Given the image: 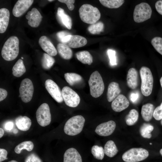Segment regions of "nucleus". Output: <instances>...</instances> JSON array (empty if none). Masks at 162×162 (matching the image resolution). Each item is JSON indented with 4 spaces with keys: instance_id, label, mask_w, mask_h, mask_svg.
Listing matches in <instances>:
<instances>
[{
    "instance_id": "nucleus-7",
    "label": "nucleus",
    "mask_w": 162,
    "mask_h": 162,
    "mask_svg": "<svg viewBox=\"0 0 162 162\" xmlns=\"http://www.w3.org/2000/svg\"><path fill=\"white\" fill-rule=\"evenodd\" d=\"M152 10L150 5L142 2L136 5L134 10L133 18L137 23L143 22L149 19L151 16Z\"/></svg>"
},
{
    "instance_id": "nucleus-31",
    "label": "nucleus",
    "mask_w": 162,
    "mask_h": 162,
    "mask_svg": "<svg viewBox=\"0 0 162 162\" xmlns=\"http://www.w3.org/2000/svg\"><path fill=\"white\" fill-rule=\"evenodd\" d=\"M104 6L110 8H117L121 6L124 2V0H100Z\"/></svg>"
},
{
    "instance_id": "nucleus-53",
    "label": "nucleus",
    "mask_w": 162,
    "mask_h": 162,
    "mask_svg": "<svg viewBox=\"0 0 162 162\" xmlns=\"http://www.w3.org/2000/svg\"><path fill=\"white\" fill-rule=\"evenodd\" d=\"M53 1H54V0H48V1H49V2H50Z\"/></svg>"
},
{
    "instance_id": "nucleus-5",
    "label": "nucleus",
    "mask_w": 162,
    "mask_h": 162,
    "mask_svg": "<svg viewBox=\"0 0 162 162\" xmlns=\"http://www.w3.org/2000/svg\"><path fill=\"white\" fill-rule=\"evenodd\" d=\"M88 82L90 94L92 97L97 98L102 94L104 85L102 78L98 71H95L92 73Z\"/></svg>"
},
{
    "instance_id": "nucleus-29",
    "label": "nucleus",
    "mask_w": 162,
    "mask_h": 162,
    "mask_svg": "<svg viewBox=\"0 0 162 162\" xmlns=\"http://www.w3.org/2000/svg\"><path fill=\"white\" fill-rule=\"evenodd\" d=\"M64 77L66 81L71 86L80 82L82 80L80 75L73 73H66L64 74Z\"/></svg>"
},
{
    "instance_id": "nucleus-6",
    "label": "nucleus",
    "mask_w": 162,
    "mask_h": 162,
    "mask_svg": "<svg viewBox=\"0 0 162 162\" xmlns=\"http://www.w3.org/2000/svg\"><path fill=\"white\" fill-rule=\"evenodd\" d=\"M149 155L148 151L145 149L133 148L123 154L122 159L125 162H138L145 160Z\"/></svg>"
},
{
    "instance_id": "nucleus-4",
    "label": "nucleus",
    "mask_w": 162,
    "mask_h": 162,
    "mask_svg": "<svg viewBox=\"0 0 162 162\" xmlns=\"http://www.w3.org/2000/svg\"><path fill=\"white\" fill-rule=\"evenodd\" d=\"M141 80V90L142 94L148 96L152 93L153 86V78L150 69L145 66L142 67L140 70Z\"/></svg>"
},
{
    "instance_id": "nucleus-23",
    "label": "nucleus",
    "mask_w": 162,
    "mask_h": 162,
    "mask_svg": "<svg viewBox=\"0 0 162 162\" xmlns=\"http://www.w3.org/2000/svg\"><path fill=\"white\" fill-rule=\"evenodd\" d=\"M15 122L17 128L23 131H27L29 130L32 124L30 119L25 116H18L15 119Z\"/></svg>"
},
{
    "instance_id": "nucleus-8",
    "label": "nucleus",
    "mask_w": 162,
    "mask_h": 162,
    "mask_svg": "<svg viewBox=\"0 0 162 162\" xmlns=\"http://www.w3.org/2000/svg\"><path fill=\"white\" fill-rule=\"evenodd\" d=\"M34 91V86L30 79L26 78L22 80L19 89L22 101L24 103L30 101L33 97Z\"/></svg>"
},
{
    "instance_id": "nucleus-24",
    "label": "nucleus",
    "mask_w": 162,
    "mask_h": 162,
    "mask_svg": "<svg viewBox=\"0 0 162 162\" xmlns=\"http://www.w3.org/2000/svg\"><path fill=\"white\" fill-rule=\"evenodd\" d=\"M154 109V106L151 103H147L142 106L141 114L144 121L148 122L151 120Z\"/></svg>"
},
{
    "instance_id": "nucleus-44",
    "label": "nucleus",
    "mask_w": 162,
    "mask_h": 162,
    "mask_svg": "<svg viewBox=\"0 0 162 162\" xmlns=\"http://www.w3.org/2000/svg\"><path fill=\"white\" fill-rule=\"evenodd\" d=\"M155 7L158 13L162 15V0H158L156 2Z\"/></svg>"
},
{
    "instance_id": "nucleus-25",
    "label": "nucleus",
    "mask_w": 162,
    "mask_h": 162,
    "mask_svg": "<svg viewBox=\"0 0 162 162\" xmlns=\"http://www.w3.org/2000/svg\"><path fill=\"white\" fill-rule=\"evenodd\" d=\"M58 52L60 56L66 60L70 59L73 56V52L67 45L62 43H58L57 46Z\"/></svg>"
},
{
    "instance_id": "nucleus-47",
    "label": "nucleus",
    "mask_w": 162,
    "mask_h": 162,
    "mask_svg": "<svg viewBox=\"0 0 162 162\" xmlns=\"http://www.w3.org/2000/svg\"><path fill=\"white\" fill-rule=\"evenodd\" d=\"M139 95L137 93H132L130 96V99L133 102H135L138 98Z\"/></svg>"
},
{
    "instance_id": "nucleus-33",
    "label": "nucleus",
    "mask_w": 162,
    "mask_h": 162,
    "mask_svg": "<svg viewBox=\"0 0 162 162\" xmlns=\"http://www.w3.org/2000/svg\"><path fill=\"white\" fill-rule=\"evenodd\" d=\"M34 146V144L31 141H25L17 145L15 148L14 151L17 154H20L22 149H25L28 151H31L33 149Z\"/></svg>"
},
{
    "instance_id": "nucleus-42",
    "label": "nucleus",
    "mask_w": 162,
    "mask_h": 162,
    "mask_svg": "<svg viewBox=\"0 0 162 162\" xmlns=\"http://www.w3.org/2000/svg\"><path fill=\"white\" fill-rule=\"evenodd\" d=\"M8 154L7 151L4 149H0V162H2L7 159V156Z\"/></svg>"
},
{
    "instance_id": "nucleus-12",
    "label": "nucleus",
    "mask_w": 162,
    "mask_h": 162,
    "mask_svg": "<svg viewBox=\"0 0 162 162\" xmlns=\"http://www.w3.org/2000/svg\"><path fill=\"white\" fill-rule=\"evenodd\" d=\"M116 124L112 120L102 123L96 128L95 131L98 135L101 136H108L111 135L114 131Z\"/></svg>"
},
{
    "instance_id": "nucleus-49",
    "label": "nucleus",
    "mask_w": 162,
    "mask_h": 162,
    "mask_svg": "<svg viewBox=\"0 0 162 162\" xmlns=\"http://www.w3.org/2000/svg\"><path fill=\"white\" fill-rule=\"evenodd\" d=\"M160 81L161 87L162 88V76L160 78Z\"/></svg>"
},
{
    "instance_id": "nucleus-19",
    "label": "nucleus",
    "mask_w": 162,
    "mask_h": 162,
    "mask_svg": "<svg viewBox=\"0 0 162 162\" xmlns=\"http://www.w3.org/2000/svg\"><path fill=\"white\" fill-rule=\"evenodd\" d=\"M138 77V73L135 68H131L129 70L127 76V82L129 88L134 89L137 87Z\"/></svg>"
},
{
    "instance_id": "nucleus-28",
    "label": "nucleus",
    "mask_w": 162,
    "mask_h": 162,
    "mask_svg": "<svg viewBox=\"0 0 162 162\" xmlns=\"http://www.w3.org/2000/svg\"><path fill=\"white\" fill-rule=\"evenodd\" d=\"M13 75L17 77L22 76L26 71V68L21 59H18L14 65L12 69Z\"/></svg>"
},
{
    "instance_id": "nucleus-1",
    "label": "nucleus",
    "mask_w": 162,
    "mask_h": 162,
    "mask_svg": "<svg viewBox=\"0 0 162 162\" xmlns=\"http://www.w3.org/2000/svg\"><path fill=\"white\" fill-rule=\"evenodd\" d=\"M19 40L16 36L10 37L7 40L1 51L2 56L4 60L11 61L17 57L19 51Z\"/></svg>"
},
{
    "instance_id": "nucleus-2",
    "label": "nucleus",
    "mask_w": 162,
    "mask_h": 162,
    "mask_svg": "<svg viewBox=\"0 0 162 162\" xmlns=\"http://www.w3.org/2000/svg\"><path fill=\"white\" fill-rule=\"evenodd\" d=\"M79 12L81 20L88 24L96 23L100 17V13L98 9L89 4L82 5L80 8Z\"/></svg>"
},
{
    "instance_id": "nucleus-37",
    "label": "nucleus",
    "mask_w": 162,
    "mask_h": 162,
    "mask_svg": "<svg viewBox=\"0 0 162 162\" xmlns=\"http://www.w3.org/2000/svg\"><path fill=\"white\" fill-rule=\"evenodd\" d=\"M151 43L155 49L162 55V38L155 37L152 39Z\"/></svg>"
},
{
    "instance_id": "nucleus-35",
    "label": "nucleus",
    "mask_w": 162,
    "mask_h": 162,
    "mask_svg": "<svg viewBox=\"0 0 162 162\" xmlns=\"http://www.w3.org/2000/svg\"><path fill=\"white\" fill-rule=\"evenodd\" d=\"M91 153L96 159L102 160L104 155V148L102 146L97 145L93 146L91 148Z\"/></svg>"
},
{
    "instance_id": "nucleus-20",
    "label": "nucleus",
    "mask_w": 162,
    "mask_h": 162,
    "mask_svg": "<svg viewBox=\"0 0 162 162\" xmlns=\"http://www.w3.org/2000/svg\"><path fill=\"white\" fill-rule=\"evenodd\" d=\"M56 15L57 19L62 25L69 29L71 28L72 21L71 18L65 14L63 9L58 8Z\"/></svg>"
},
{
    "instance_id": "nucleus-45",
    "label": "nucleus",
    "mask_w": 162,
    "mask_h": 162,
    "mask_svg": "<svg viewBox=\"0 0 162 162\" xmlns=\"http://www.w3.org/2000/svg\"><path fill=\"white\" fill-rule=\"evenodd\" d=\"M14 124L13 122L9 121L7 122L4 125V128L7 131H10L13 129L14 128Z\"/></svg>"
},
{
    "instance_id": "nucleus-34",
    "label": "nucleus",
    "mask_w": 162,
    "mask_h": 162,
    "mask_svg": "<svg viewBox=\"0 0 162 162\" xmlns=\"http://www.w3.org/2000/svg\"><path fill=\"white\" fill-rule=\"evenodd\" d=\"M41 65L45 69H50L55 62V60L52 56L47 53H44L41 59Z\"/></svg>"
},
{
    "instance_id": "nucleus-32",
    "label": "nucleus",
    "mask_w": 162,
    "mask_h": 162,
    "mask_svg": "<svg viewBox=\"0 0 162 162\" xmlns=\"http://www.w3.org/2000/svg\"><path fill=\"white\" fill-rule=\"evenodd\" d=\"M139 117V113L136 110H131L125 117V121L127 125L132 126L137 122Z\"/></svg>"
},
{
    "instance_id": "nucleus-17",
    "label": "nucleus",
    "mask_w": 162,
    "mask_h": 162,
    "mask_svg": "<svg viewBox=\"0 0 162 162\" xmlns=\"http://www.w3.org/2000/svg\"><path fill=\"white\" fill-rule=\"evenodd\" d=\"M86 39L83 37L79 35H71L68 41L63 44L72 48H77L83 46L87 43Z\"/></svg>"
},
{
    "instance_id": "nucleus-15",
    "label": "nucleus",
    "mask_w": 162,
    "mask_h": 162,
    "mask_svg": "<svg viewBox=\"0 0 162 162\" xmlns=\"http://www.w3.org/2000/svg\"><path fill=\"white\" fill-rule=\"evenodd\" d=\"M26 17L28 20V23L30 26L33 28H36L39 25L42 16L37 8H33L31 11L28 12L26 15Z\"/></svg>"
},
{
    "instance_id": "nucleus-41",
    "label": "nucleus",
    "mask_w": 162,
    "mask_h": 162,
    "mask_svg": "<svg viewBox=\"0 0 162 162\" xmlns=\"http://www.w3.org/2000/svg\"><path fill=\"white\" fill-rule=\"evenodd\" d=\"M60 2L65 4L68 9L70 10H73L74 8V4L75 2V0H58Z\"/></svg>"
},
{
    "instance_id": "nucleus-22",
    "label": "nucleus",
    "mask_w": 162,
    "mask_h": 162,
    "mask_svg": "<svg viewBox=\"0 0 162 162\" xmlns=\"http://www.w3.org/2000/svg\"><path fill=\"white\" fill-rule=\"evenodd\" d=\"M10 18V12L6 8L0 9V33H3L6 31L8 26Z\"/></svg>"
},
{
    "instance_id": "nucleus-40",
    "label": "nucleus",
    "mask_w": 162,
    "mask_h": 162,
    "mask_svg": "<svg viewBox=\"0 0 162 162\" xmlns=\"http://www.w3.org/2000/svg\"><path fill=\"white\" fill-rule=\"evenodd\" d=\"M25 162H42L40 158L36 154L32 153L26 158Z\"/></svg>"
},
{
    "instance_id": "nucleus-46",
    "label": "nucleus",
    "mask_w": 162,
    "mask_h": 162,
    "mask_svg": "<svg viewBox=\"0 0 162 162\" xmlns=\"http://www.w3.org/2000/svg\"><path fill=\"white\" fill-rule=\"evenodd\" d=\"M8 95L7 91L3 88H0V101H1L4 99Z\"/></svg>"
},
{
    "instance_id": "nucleus-36",
    "label": "nucleus",
    "mask_w": 162,
    "mask_h": 162,
    "mask_svg": "<svg viewBox=\"0 0 162 162\" xmlns=\"http://www.w3.org/2000/svg\"><path fill=\"white\" fill-rule=\"evenodd\" d=\"M104 24L101 22H99L90 26L88 28V31L93 34H98L103 31Z\"/></svg>"
},
{
    "instance_id": "nucleus-14",
    "label": "nucleus",
    "mask_w": 162,
    "mask_h": 162,
    "mask_svg": "<svg viewBox=\"0 0 162 162\" xmlns=\"http://www.w3.org/2000/svg\"><path fill=\"white\" fill-rule=\"evenodd\" d=\"M129 102L127 98L122 94H120L112 101L111 107L115 112H119L127 108Z\"/></svg>"
},
{
    "instance_id": "nucleus-30",
    "label": "nucleus",
    "mask_w": 162,
    "mask_h": 162,
    "mask_svg": "<svg viewBox=\"0 0 162 162\" xmlns=\"http://www.w3.org/2000/svg\"><path fill=\"white\" fill-rule=\"evenodd\" d=\"M154 127L149 123H144L141 126L140 132L143 138L149 139L152 137L151 132L154 130Z\"/></svg>"
},
{
    "instance_id": "nucleus-27",
    "label": "nucleus",
    "mask_w": 162,
    "mask_h": 162,
    "mask_svg": "<svg viewBox=\"0 0 162 162\" xmlns=\"http://www.w3.org/2000/svg\"><path fill=\"white\" fill-rule=\"evenodd\" d=\"M76 56L77 59L84 64L91 65L93 62V58L87 51L84 50L76 52Z\"/></svg>"
},
{
    "instance_id": "nucleus-43",
    "label": "nucleus",
    "mask_w": 162,
    "mask_h": 162,
    "mask_svg": "<svg viewBox=\"0 0 162 162\" xmlns=\"http://www.w3.org/2000/svg\"><path fill=\"white\" fill-rule=\"evenodd\" d=\"M71 34L70 33L65 31H61L57 32L56 34V36L61 42L62 39L64 37L69 35Z\"/></svg>"
},
{
    "instance_id": "nucleus-50",
    "label": "nucleus",
    "mask_w": 162,
    "mask_h": 162,
    "mask_svg": "<svg viewBox=\"0 0 162 162\" xmlns=\"http://www.w3.org/2000/svg\"><path fill=\"white\" fill-rule=\"evenodd\" d=\"M8 162H18L16 160H13L10 161Z\"/></svg>"
},
{
    "instance_id": "nucleus-9",
    "label": "nucleus",
    "mask_w": 162,
    "mask_h": 162,
    "mask_svg": "<svg viewBox=\"0 0 162 162\" xmlns=\"http://www.w3.org/2000/svg\"><path fill=\"white\" fill-rule=\"evenodd\" d=\"M36 114L37 122L41 126L45 127L50 124L51 114L47 104L44 103L41 104L38 109Z\"/></svg>"
},
{
    "instance_id": "nucleus-21",
    "label": "nucleus",
    "mask_w": 162,
    "mask_h": 162,
    "mask_svg": "<svg viewBox=\"0 0 162 162\" xmlns=\"http://www.w3.org/2000/svg\"><path fill=\"white\" fill-rule=\"evenodd\" d=\"M121 92L118 83L115 82H110L108 87L107 93V100L109 102L112 101L120 94Z\"/></svg>"
},
{
    "instance_id": "nucleus-51",
    "label": "nucleus",
    "mask_w": 162,
    "mask_h": 162,
    "mask_svg": "<svg viewBox=\"0 0 162 162\" xmlns=\"http://www.w3.org/2000/svg\"><path fill=\"white\" fill-rule=\"evenodd\" d=\"M18 131L17 130H15L14 131V134H16L17 133Z\"/></svg>"
},
{
    "instance_id": "nucleus-38",
    "label": "nucleus",
    "mask_w": 162,
    "mask_h": 162,
    "mask_svg": "<svg viewBox=\"0 0 162 162\" xmlns=\"http://www.w3.org/2000/svg\"><path fill=\"white\" fill-rule=\"evenodd\" d=\"M153 117L155 120L158 121L162 119V102L160 106L154 109Z\"/></svg>"
},
{
    "instance_id": "nucleus-52",
    "label": "nucleus",
    "mask_w": 162,
    "mask_h": 162,
    "mask_svg": "<svg viewBox=\"0 0 162 162\" xmlns=\"http://www.w3.org/2000/svg\"><path fill=\"white\" fill-rule=\"evenodd\" d=\"M160 154L162 156V148L160 150Z\"/></svg>"
},
{
    "instance_id": "nucleus-39",
    "label": "nucleus",
    "mask_w": 162,
    "mask_h": 162,
    "mask_svg": "<svg viewBox=\"0 0 162 162\" xmlns=\"http://www.w3.org/2000/svg\"><path fill=\"white\" fill-rule=\"evenodd\" d=\"M107 53L110 59V63L111 65H115L117 64L116 56V52L113 50L109 49Z\"/></svg>"
},
{
    "instance_id": "nucleus-10",
    "label": "nucleus",
    "mask_w": 162,
    "mask_h": 162,
    "mask_svg": "<svg viewBox=\"0 0 162 162\" xmlns=\"http://www.w3.org/2000/svg\"><path fill=\"white\" fill-rule=\"evenodd\" d=\"M62 94L63 100L68 106L75 107L79 104L80 98L79 95L70 87H64L62 89Z\"/></svg>"
},
{
    "instance_id": "nucleus-54",
    "label": "nucleus",
    "mask_w": 162,
    "mask_h": 162,
    "mask_svg": "<svg viewBox=\"0 0 162 162\" xmlns=\"http://www.w3.org/2000/svg\"><path fill=\"white\" fill-rule=\"evenodd\" d=\"M161 125H162V119H161Z\"/></svg>"
},
{
    "instance_id": "nucleus-48",
    "label": "nucleus",
    "mask_w": 162,
    "mask_h": 162,
    "mask_svg": "<svg viewBox=\"0 0 162 162\" xmlns=\"http://www.w3.org/2000/svg\"><path fill=\"white\" fill-rule=\"evenodd\" d=\"M4 131L3 129L2 128H0V138H1L4 135Z\"/></svg>"
},
{
    "instance_id": "nucleus-26",
    "label": "nucleus",
    "mask_w": 162,
    "mask_h": 162,
    "mask_svg": "<svg viewBox=\"0 0 162 162\" xmlns=\"http://www.w3.org/2000/svg\"><path fill=\"white\" fill-rule=\"evenodd\" d=\"M105 154L109 157L112 158L117 153L118 150L114 142L112 140L107 141L104 147Z\"/></svg>"
},
{
    "instance_id": "nucleus-16",
    "label": "nucleus",
    "mask_w": 162,
    "mask_h": 162,
    "mask_svg": "<svg viewBox=\"0 0 162 162\" xmlns=\"http://www.w3.org/2000/svg\"><path fill=\"white\" fill-rule=\"evenodd\" d=\"M39 44L43 50L52 56H56L57 50L49 39L45 36H42L39 38Z\"/></svg>"
},
{
    "instance_id": "nucleus-18",
    "label": "nucleus",
    "mask_w": 162,
    "mask_h": 162,
    "mask_svg": "<svg viewBox=\"0 0 162 162\" xmlns=\"http://www.w3.org/2000/svg\"><path fill=\"white\" fill-rule=\"evenodd\" d=\"M63 162H82V157L75 148L68 149L64 155Z\"/></svg>"
},
{
    "instance_id": "nucleus-11",
    "label": "nucleus",
    "mask_w": 162,
    "mask_h": 162,
    "mask_svg": "<svg viewBox=\"0 0 162 162\" xmlns=\"http://www.w3.org/2000/svg\"><path fill=\"white\" fill-rule=\"evenodd\" d=\"M45 86L49 93L56 102L61 103L63 101L62 91L54 81L51 79H47L45 82Z\"/></svg>"
},
{
    "instance_id": "nucleus-3",
    "label": "nucleus",
    "mask_w": 162,
    "mask_h": 162,
    "mask_svg": "<svg viewBox=\"0 0 162 162\" xmlns=\"http://www.w3.org/2000/svg\"><path fill=\"white\" fill-rule=\"evenodd\" d=\"M85 120L81 115L73 116L68 119L65 123L64 130L66 134L75 136L80 134L82 130Z\"/></svg>"
},
{
    "instance_id": "nucleus-55",
    "label": "nucleus",
    "mask_w": 162,
    "mask_h": 162,
    "mask_svg": "<svg viewBox=\"0 0 162 162\" xmlns=\"http://www.w3.org/2000/svg\"><path fill=\"white\" fill-rule=\"evenodd\" d=\"M21 58L22 59H23V57H21Z\"/></svg>"
},
{
    "instance_id": "nucleus-13",
    "label": "nucleus",
    "mask_w": 162,
    "mask_h": 162,
    "mask_svg": "<svg viewBox=\"0 0 162 162\" xmlns=\"http://www.w3.org/2000/svg\"><path fill=\"white\" fill-rule=\"evenodd\" d=\"M33 2V0H18L13 8V15L16 17L21 16L29 9Z\"/></svg>"
},
{
    "instance_id": "nucleus-56",
    "label": "nucleus",
    "mask_w": 162,
    "mask_h": 162,
    "mask_svg": "<svg viewBox=\"0 0 162 162\" xmlns=\"http://www.w3.org/2000/svg\"><path fill=\"white\" fill-rule=\"evenodd\" d=\"M150 145H152V143H150Z\"/></svg>"
}]
</instances>
